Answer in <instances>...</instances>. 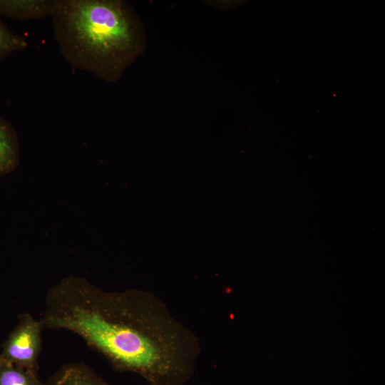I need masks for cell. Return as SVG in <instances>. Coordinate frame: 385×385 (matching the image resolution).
I'll use <instances>...</instances> for the list:
<instances>
[{"label": "cell", "instance_id": "obj_7", "mask_svg": "<svg viewBox=\"0 0 385 385\" xmlns=\"http://www.w3.org/2000/svg\"><path fill=\"white\" fill-rule=\"evenodd\" d=\"M0 385H46L38 374L14 365L0 362Z\"/></svg>", "mask_w": 385, "mask_h": 385}, {"label": "cell", "instance_id": "obj_8", "mask_svg": "<svg viewBox=\"0 0 385 385\" xmlns=\"http://www.w3.org/2000/svg\"><path fill=\"white\" fill-rule=\"evenodd\" d=\"M27 46V41L9 29L0 18V60L26 49Z\"/></svg>", "mask_w": 385, "mask_h": 385}, {"label": "cell", "instance_id": "obj_1", "mask_svg": "<svg viewBox=\"0 0 385 385\" xmlns=\"http://www.w3.org/2000/svg\"><path fill=\"white\" fill-rule=\"evenodd\" d=\"M41 319L45 329L75 333L116 370L149 385H185L201 353L199 337L148 291L108 292L66 277L48 291Z\"/></svg>", "mask_w": 385, "mask_h": 385}, {"label": "cell", "instance_id": "obj_3", "mask_svg": "<svg viewBox=\"0 0 385 385\" xmlns=\"http://www.w3.org/2000/svg\"><path fill=\"white\" fill-rule=\"evenodd\" d=\"M43 330L41 319H37L29 313L20 314L16 325L2 345L0 362L38 374Z\"/></svg>", "mask_w": 385, "mask_h": 385}, {"label": "cell", "instance_id": "obj_4", "mask_svg": "<svg viewBox=\"0 0 385 385\" xmlns=\"http://www.w3.org/2000/svg\"><path fill=\"white\" fill-rule=\"evenodd\" d=\"M58 0H0V16L20 20L51 16Z\"/></svg>", "mask_w": 385, "mask_h": 385}, {"label": "cell", "instance_id": "obj_5", "mask_svg": "<svg viewBox=\"0 0 385 385\" xmlns=\"http://www.w3.org/2000/svg\"><path fill=\"white\" fill-rule=\"evenodd\" d=\"M46 385H110L83 363L63 365L46 382Z\"/></svg>", "mask_w": 385, "mask_h": 385}, {"label": "cell", "instance_id": "obj_2", "mask_svg": "<svg viewBox=\"0 0 385 385\" xmlns=\"http://www.w3.org/2000/svg\"><path fill=\"white\" fill-rule=\"evenodd\" d=\"M59 51L73 68L118 80L142 48L140 27L116 0H58L51 15Z\"/></svg>", "mask_w": 385, "mask_h": 385}, {"label": "cell", "instance_id": "obj_6", "mask_svg": "<svg viewBox=\"0 0 385 385\" xmlns=\"http://www.w3.org/2000/svg\"><path fill=\"white\" fill-rule=\"evenodd\" d=\"M19 160V143L11 125L0 116V176L9 173Z\"/></svg>", "mask_w": 385, "mask_h": 385}]
</instances>
